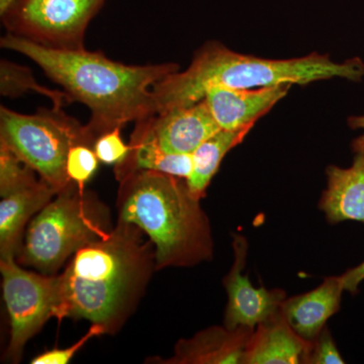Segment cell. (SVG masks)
<instances>
[{
    "mask_svg": "<svg viewBox=\"0 0 364 364\" xmlns=\"http://www.w3.org/2000/svg\"><path fill=\"white\" fill-rule=\"evenodd\" d=\"M107 333L105 328L102 326L92 324V327L90 328V331L83 335L82 338L78 340L76 343L71 345L70 347H67L64 349H52V350L45 351L44 353L40 354L37 358L33 359L31 363L33 364H66L71 360L72 358L75 355L76 353L91 338L93 337L100 336Z\"/></svg>",
    "mask_w": 364,
    "mask_h": 364,
    "instance_id": "cell-24",
    "label": "cell"
},
{
    "mask_svg": "<svg viewBox=\"0 0 364 364\" xmlns=\"http://www.w3.org/2000/svg\"><path fill=\"white\" fill-rule=\"evenodd\" d=\"M98 158L88 144L73 146L66 161V173L72 182L85 191V184L92 178L98 166Z\"/></svg>",
    "mask_w": 364,
    "mask_h": 364,
    "instance_id": "cell-21",
    "label": "cell"
},
{
    "mask_svg": "<svg viewBox=\"0 0 364 364\" xmlns=\"http://www.w3.org/2000/svg\"><path fill=\"white\" fill-rule=\"evenodd\" d=\"M119 181V220L149 237L156 269L193 267L212 258L210 223L186 179L135 171Z\"/></svg>",
    "mask_w": 364,
    "mask_h": 364,
    "instance_id": "cell-4",
    "label": "cell"
},
{
    "mask_svg": "<svg viewBox=\"0 0 364 364\" xmlns=\"http://www.w3.org/2000/svg\"><path fill=\"white\" fill-rule=\"evenodd\" d=\"M102 1L18 0L9 11H14L16 21L28 32L39 33L51 40L71 41L82 36L91 16Z\"/></svg>",
    "mask_w": 364,
    "mask_h": 364,
    "instance_id": "cell-9",
    "label": "cell"
},
{
    "mask_svg": "<svg viewBox=\"0 0 364 364\" xmlns=\"http://www.w3.org/2000/svg\"><path fill=\"white\" fill-rule=\"evenodd\" d=\"M59 193L41 179L1 198L0 203V258L16 257L21 234L28 219L38 214Z\"/></svg>",
    "mask_w": 364,
    "mask_h": 364,
    "instance_id": "cell-16",
    "label": "cell"
},
{
    "mask_svg": "<svg viewBox=\"0 0 364 364\" xmlns=\"http://www.w3.org/2000/svg\"><path fill=\"white\" fill-rule=\"evenodd\" d=\"M344 359L339 353L328 328H323L312 341L310 353L306 364H343Z\"/></svg>",
    "mask_w": 364,
    "mask_h": 364,
    "instance_id": "cell-23",
    "label": "cell"
},
{
    "mask_svg": "<svg viewBox=\"0 0 364 364\" xmlns=\"http://www.w3.org/2000/svg\"><path fill=\"white\" fill-rule=\"evenodd\" d=\"M252 128L246 127L239 130L218 132L191 154L193 169L186 179L191 195L198 200H202L227 153L239 145Z\"/></svg>",
    "mask_w": 364,
    "mask_h": 364,
    "instance_id": "cell-18",
    "label": "cell"
},
{
    "mask_svg": "<svg viewBox=\"0 0 364 364\" xmlns=\"http://www.w3.org/2000/svg\"><path fill=\"white\" fill-rule=\"evenodd\" d=\"M342 284H343L344 291H350L351 294H355L358 286L364 280V261L358 267L349 269L348 272L340 277Z\"/></svg>",
    "mask_w": 364,
    "mask_h": 364,
    "instance_id": "cell-25",
    "label": "cell"
},
{
    "mask_svg": "<svg viewBox=\"0 0 364 364\" xmlns=\"http://www.w3.org/2000/svg\"><path fill=\"white\" fill-rule=\"evenodd\" d=\"M109 232L102 208L72 182L36 214L16 254L18 262L56 275L78 249Z\"/></svg>",
    "mask_w": 364,
    "mask_h": 364,
    "instance_id": "cell-5",
    "label": "cell"
},
{
    "mask_svg": "<svg viewBox=\"0 0 364 364\" xmlns=\"http://www.w3.org/2000/svg\"><path fill=\"white\" fill-rule=\"evenodd\" d=\"M328 186L320 208L331 224L343 221L364 223V152L356 153L348 168H327Z\"/></svg>",
    "mask_w": 364,
    "mask_h": 364,
    "instance_id": "cell-15",
    "label": "cell"
},
{
    "mask_svg": "<svg viewBox=\"0 0 364 364\" xmlns=\"http://www.w3.org/2000/svg\"><path fill=\"white\" fill-rule=\"evenodd\" d=\"M18 0H0V13L6 14Z\"/></svg>",
    "mask_w": 364,
    "mask_h": 364,
    "instance_id": "cell-27",
    "label": "cell"
},
{
    "mask_svg": "<svg viewBox=\"0 0 364 364\" xmlns=\"http://www.w3.org/2000/svg\"><path fill=\"white\" fill-rule=\"evenodd\" d=\"M1 46L37 63L76 100L90 107L93 138L153 114V87L178 70L174 64L130 66L82 49L54 48L9 33Z\"/></svg>",
    "mask_w": 364,
    "mask_h": 364,
    "instance_id": "cell-1",
    "label": "cell"
},
{
    "mask_svg": "<svg viewBox=\"0 0 364 364\" xmlns=\"http://www.w3.org/2000/svg\"><path fill=\"white\" fill-rule=\"evenodd\" d=\"M233 247L234 264L224 279L228 293L225 327L254 329L279 312L286 294L282 289L268 291L264 287H254L247 275L242 274L247 256V241L244 237L234 236Z\"/></svg>",
    "mask_w": 364,
    "mask_h": 364,
    "instance_id": "cell-8",
    "label": "cell"
},
{
    "mask_svg": "<svg viewBox=\"0 0 364 364\" xmlns=\"http://www.w3.org/2000/svg\"><path fill=\"white\" fill-rule=\"evenodd\" d=\"M142 230L119 221L102 238L72 255L59 274L58 318H86L107 333L126 320L155 265V250Z\"/></svg>",
    "mask_w": 364,
    "mask_h": 364,
    "instance_id": "cell-2",
    "label": "cell"
},
{
    "mask_svg": "<svg viewBox=\"0 0 364 364\" xmlns=\"http://www.w3.org/2000/svg\"><path fill=\"white\" fill-rule=\"evenodd\" d=\"M193 169L191 154L170 153L163 149L151 129L147 119L138 121L132 136L130 153L121 165L116 166L117 178L132 172L154 171L188 179Z\"/></svg>",
    "mask_w": 364,
    "mask_h": 364,
    "instance_id": "cell-17",
    "label": "cell"
},
{
    "mask_svg": "<svg viewBox=\"0 0 364 364\" xmlns=\"http://www.w3.org/2000/svg\"><path fill=\"white\" fill-rule=\"evenodd\" d=\"M119 131L121 128L105 132L93 143V150L98 160L105 164L121 165L130 153V145L124 142Z\"/></svg>",
    "mask_w": 364,
    "mask_h": 364,
    "instance_id": "cell-22",
    "label": "cell"
},
{
    "mask_svg": "<svg viewBox=\"0 0 364 364\" xmlns=\"http://www.w3.org/2000/svg\"><path fill=\"white\" fill-rule=\"evenodd\" d=\"M348 124L354 130H363V135L356 138L352 143L354 152H364V116L351 117L348 119Z\"/></svg>",
    "mask_w": 364,
    "mask_h": 364,
    "instance_id": "cell-26",
    "label": "cell"
},
{
    "mask_svg": "<svg viewBox=\"0 0 364 364\" xmlns=\"http://www.w3.org/2000/svg\"><path fill=\"white\" fill-rule=\"evenodd\" d=\"M332 78L360 82L364 62L353 58L337 63L328 55L318 53L301 58L264 59L210 43L196 54L186 71L173 72L154 85L153 114L196 104L217 86L249 90L277 85H306Z\"/></svg>",
    "mask_w": 364,
    "mask_h": 364,
    "instance_id": "cell-3",
    "label": "cell"
},
{
    "mask_svg": "<svg viewBox=\"0 0 364 364\" xmlns=\"http://www.w3.org/2000/svg\"><path fill=\"white\" fill-rule=\"evenodd\" d=\"M148 117L151 129L163 149L193 154L208 138L222 130L205 100Z\"/></svg>",
    "mask_w": 364,
    "mask_h": 364,
    "instance_id": "cell-11",
    "label": "cell"
},
{
    "mask_svg": "<svg viewBox=\"0 0 364 364\" xmlns=\"http://www.w3.org/2000/svg\"><path fill=\"white\" fill-rule=\"evenodd\" d=\"M37 90L54 100L55 105H63L64 100H71L64 93L53 92L51 90H46L42 86L38 85L33 80V76L26 69L14 64L2 62L1 63V93L4 95H18L25 92V90Z\"/></svg>",
    "mask_w": 364,
    "mask_h": 364,
    "instance_id": "cell-20",
    "label": "cell"
},
{
    "mask_svg": "<svg viewBox=\"0 0 364 364\" xmlns=\"http://www.w3.org/2000/svg\"><path fill=\"white\" fill-rule=\"evenodd\" d=\"M343 291L340 277H329L309 293L284 299L280 311L301 338L313 341L326 322L338 312Z\"/></svg>",
    "mask_w": 364,
    "mask_h": 364,
    "instance_id": "cell-14",
    "label": "cell"
},
{
    "mask_svg": "<svg viewBox=\"0 0 364 364\" xmlns=\"http://www.w3.org/2000/svg\"><path fill=\"white\" fill-rule=\"evenodd\" d=\"M254 329L210 327L191 339L181 340L173 358L162 361L172 364H243L249 337Z\"/></svg>",
    "mask_w": 364,
    "mask_h": 364,
    "instance_id": "cell-13",
    "label": "cell"
},
{
    "mask_svg": "<svg viewBox=\"0 0 364 364\" xmlns=\"http://www.w3.org/2000/svg\"><path fill=\"white\" fill-rule=\"evenodd\" d=\"M0 272L11 322L6 358L16 363L26 342L49 318H58L61 301L59 275L28 272L18 265L16 257L0 258Z\"/></svg>",
    "mask_w": 364,
    "mask_h": 364,
    "instance_id": "cell-7",
    "label": "cell"
},
{
    "mask_svg": "<svg viewBox=\"0 0 364 364\" xmlns=\"http://www.w3.org/2000/svg\"><path fill=\"white\" fill-rule=\"evenodd\" d=\"M312 341L301 338L279 311L249 337L243 364L306 363Z\"/></svg>",
    "mask_w": 364,
    "mask_h": 364,
    "instance_id": "cell-12",
    "label": "cell"
},
{
    "mask_svg": "<svg viewBox=\"0 0 364 364\" xmlns=\"http://www.w3.org/2000/svg\"><path fill=\"white\" fill-rule=\"evenodd\" d=\"M291 86L277 85L256 90L217 86L210 88L203 100L220 128L235 131L254 127L261 117L286 97Z\"/></svg>",
    "mask_w": 364,
    "mask_h": 364,
    "instance_id": "cell-10",
    "label": "cell"
},
{
    "mask_svg": "<svg viewBox=\"0 0 364 364\" xmlns=\"http://www.w3.org/2000/svg\"><path fill=\"white\" fill-rule=\"evenodd\" d=\"M35 170L13 149L0 143V196L1 198L37 182Z\"/></svg>",
    "mask_w": 364,
    "mask_h": 364,
    "instance_id": "cell-19",
    "label": "cell"
},
{
    "mask_svg": "<svg viewBox=\"0 0 364 364\" xmlns=\"http://www.w3.org/2000/svg\"><path fill=\"white\" fill-rule=\"evenodd\" d=\"M0 139L58 193L72 183L66 173L69 151L77 144L90 145L95 140L86 127L58 112L28 116L4 107L0 109Z\"/></svg>",
    "mask_w": 364,
    "mask_h": 364,
    "instance_id": "cell-6",
    "label": "cell"
}]
</instances>
